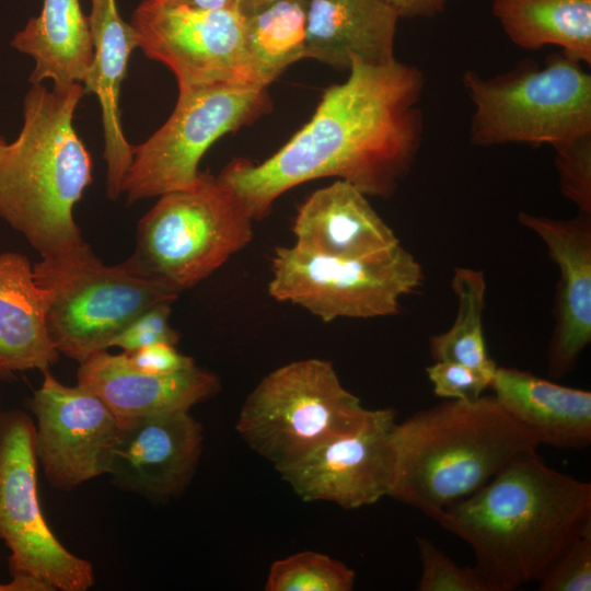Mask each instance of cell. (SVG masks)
<instances>
[{
  "label": "cell",
  "instance_id": "cell-31",
  "mask_svg": "<svg viewBox=\"0 0 591 591\" xmlns=\"http://www.w3.org/2000/svg\"><path fill=\"white\" fill-rule=\"evenodd\" d=\"M172 302L155 304L137 315L111 341L109 347H119L132 354L155 344L176 345L179 334L169 325Z\"/></svg>",
  "mask_w": 591,
  "mask_h": 591
},
{
  "label": "cell",
  "instance_id": "cell-21",
  "mask_svg": "<svg viewBox=\"0 0 591 591\" xmlns=\"http://www.w3.org/2000/svg\"><path fill=\"white\" fill-rule=\"evenodd\" d=\"M398 18L383 0H309L305 58L339 70H349L351 56L389 62Z\"/></svg>",
  "mask_w": 591,
  "mask_h": 591
},
{
  "label": "cell",
  "instance_id": "cell-15",
  "mask_svg": "<svg viewBox=\"0 0 591 591\" xmlns=\"http://www.w3.org/2000/svg\"><path fill=\"white\" fill-rule=\"evenodd\" d=\"M202 442L201 424L189 412L118 418L106 474L127 491L164 502L192 480Z\"/></svg>",
  "mask_w": 591,
  "mask_h": 591
},
{
  "label": "cell",
  "instance_id": "cell-32",
  "mask_svg": "<svg viewBox=\"0 0 591 591\" xmlns=\"http://www.w3.org/2000/svg\"><path fill=\"white\" fill-rule=\"evenodd\" d=\"M426 373L438 397L473 402L489 387L494 374L452 361H434Z\"/></svg>",
  "mask_w": 591,
  "mask_h": 591
},
{
  "label": "cell",
  "instance_id": "cell-38",
  "mask_svg": "<svg viewBox=\"0 0 591 591\" xmlns=\"http://www.w3.org/2000/svg\"><path fill=\"white\" fill-rule=\"evenodd\" d=\"M7 144H8L7 141L2 137H0V155L2 151L4 150V148L7 147Z\"/></svg>",
  "mask_w": 591,
  "mask_h": 591
},
{
  "label": "cell",
  "instance_id": "cell-35",
  "mask_svg": "<svg viewBox=\"0 0 591 591\" xmlns=\"http://www.w3.org/2000/svg\"><path fill=\"white\" fill-rule=\"evenodd\" d=\"M0 591H55L48 583L32 576H13L8 583H0Z\"/></svg>",
  "mask_w": 591,
  "mask_h": 591
},
{
  "label": "cell",
  "instance_id": "cell-10",
  "mask_svg": "<svg viewBox=\"0 0 591 591\" xmlns=\"http://www.w3.org/2000/svg\"><path fill=\"white\" fill-rule=\"evenodd\" d=\"M267 88L215 84L178 90L169 119L132 148L121 193L129 202L194 186L199 162L220 137L268 113Z\"/></svg>",
  "mask_w": 591,
  "mask_h": 591
},
{
  "label": "cell",
  "instance_id": "cell-39",
  "mask_svg": "<svg viewBox=\"0 0 591 591\" xmlns=\"http://www.w3.org/2000/svg\"><path fill=\"white\" fill-rule=\"evenodd\" d=\"M2 416H3V413L1 412V406H0V429H1Z\"/></svg>",
  "mask_w": 591,
  "mask_h": 591
},
{
  "label": "cell",
  "instance_id": "cell-29",
  "mask_svg": "<svg viewBox=\"0 0 591 591\" xmlns=\"http://www.w3.org/2000/svg\"><path fill=\"white\" fill-rule=\"evenodd\" d=\"M554 149L561 194L579 212L591 215V134Z\"/></svg>",
  "mask_w": 591,
  "mask_h": 591
},
{
  "label": "cell",
  "instance_id": "cell-17",
  "mask_svg": "<svg viewBox=\"0 0 591 591\" xmlns=\"http://www.w3.org/2000/svg\"><path fill=\"white\" fill-rule=\"evenodd\" d=\"M77 379L118 418L189 412L220 390L219 379L197 366L169 374L149 373L134 367L127 354L107 350L79 362Z\"/></svg>",
  "mask_w": 591,
  "mask_h": 591
},
{
  "label": "cell",
  "instance_id": "cell-6",
  "mask_svg": "<svg viewBox=\"0 0 591 591\" xmlns=\"http://www.w3.org/2000/svg\"><path fill=\"white\" fill-rule=\"evenodd\" d=\"M463 84L475 107L470 126L474 146L554 148L591 134V76L563 53L542 67L524 60L489 79L468 70Z\"/></svg>",
  "mask_w": 591,
  "mask_h": 591
},
{
  "label": "cell",
  "instance_id": "cell-8",
  "mask_svg": "<svg viewBox=\"0 0 591 591\" xmlns=\"http://www.w3.org/2000/svg\"><path fill=\"white\" fill-rule=\"evenodd\" d=\"M253 221L229 187L201 172L194 186L161 195L141 218L129 258L179 293L243 250L253 239Z\"/></svg>",
  "mask_w": 591,
  "mask_h": 591
},
{
  "label": "cell",
  "instance_id": "cell-33",
  "mask_svg": "<svg viewBox=\"0 0 591 591\" xmlns=\"http://www.w3.org/2000/svg\"><path fill=\"white\" fill-rule=\"evenodd\" d=\"M130 363L139 370L169 374L195 367L192 357L181 354L175 345L155 344L127 354Z\"/></svg>",
  "mask_w": 591,
  "mask_h": 591
},
{
  "label": "cell",
  "instance_id": "cell-13",
  "mask_svg": "<svg viewBox=\"0 0 591 591\" xmlns=\"http://www.w3.org/2000/svg\"><path fill=\"white\" fill-rule=\"evenodd\" d=\"M28 406L36 419V459L51 486L70 490L107 473L118 417L99 396L46 370Z\"/></svg>",
  "mask_w": 591,
  "mask_h": 591
},
{
  "label": "cell",
  "instance_id": "cell-27",
  "mask_svg": "<svg viewBox=\"0 0 591 591\" xmlns=\"http://www.w3.org/2000/svg\"><path fill=\"white\" fill-rule=\"evenodd\" d=\"M356 573L325 554L304 551L276 560L269 569L267 591H350Z\"/></svg>",
  "mask_w": 591,
  "mask_h": 591
},
{
  "label": "cell",
  "instance_id": "cell-26",
  "mask_svg": "<svg viewBox=\"0 0 591 591\" xmlns=\"http://www.w3.org/2000/svg\"><path fill=\"white\" fill-rule=\"evenodd\" d=\"M451 287L457 298V312L451 327L429 338V352L434 361H452L490 374L497 364L488 356L483 315L486 279L484 271L455 267Z\"/></svg>",
  "mask_w": 591,
  "mask_h": 591
},
{
  "label": "cell",
  "instance_id": "cell-24",
  "mask_svg": "<svg viewBox=\"0 0 591 591\" xmlns=\"http://www.w3.org/2000/svg\"><path fill=\"white\" fill-rule=\"evenodd\" d=\"M491 12L520 48L554 45L591 63V0H494Z\"/></svg>",
  "mask_w": 591,
  "mask_h": 591
},
{
  "label": "cell",
  "instance_id": "cell-23",
  "mask_svg": "<svg viewBox=\"0 0 591 591\" xmlns=\"http://www.w3.org/2000/svg\"><path fill=\"white\" fill-rule=\"evenodd\" d=\"M11 46L34 59L32 84L51 80L56 88L83 85L93 62L89 18L80 0H44L39 14L13 36Z\"/></svg>",
  "mask_w": 591,
  "mask_h": 591
},
{
  "label": "cell",
  "instance_id": "cell-14",
  "mask_svg": "<svg viewBox=\"0 0 591 591\" xmlns=\"http://www.w3.org/2000/svg\"><path fill=\"white\" fill-rule=\"evenodd\" d=\"M396 412L372 409L355 432L318 447L278 472L304 501H328L359 509L389 496L395 465Z\"/></svg>",
  "mask_w": 591,
  "mask_h": 591
},
{
  "label": "cell",
  "instance_id": "cell-1",
  "mask_svg": "<svg viewBox=\"0 0 591 591\" xmlns=\"http://www.w3.org/2000/svg\"><path fill=\"white\" fill-rule=\"evenodd\" d=\"M350 59L347 80L324 91L311 119L276 153L259 164L234 159L217 176L253 220L312 179L337 177L387 199L410 173L424 134L422 72L395 58L380 65Z\"/></svg>",
  "mask_w": 591,
  "mask_h": 591
},
{
  "label": "cell",
  "instance_id": "cell-18",
  "mask_svg": "<svg viewBox=\"0 0 591 591\" xmlns=\"http://www.w3.org/2000/svg\"><path fill=\"white\" fill-rule=\"evenodd\" d=\"M367 197L341 179L317 189L298 209L293 245L338 258H361L396 246L399 240Z\"/></svg>",
  "mask_w": 591,
  "mask_h": 591
},
{
  "label": "cell",
  "instance_id": "cell-4",
  "mask_svg": "<svg viewBox=\"0 0 591 591\" xmlns=\"http://www.w3.org/2000/svg\"><path fill=\"white\" fill-rule=\"evenodd\" d=\"M394 476L389 497L432 520L472 495L536 437L490 395L449 399L416 412L393 430Z\"/></svg>",
  "mask_w": 591,
  "mask_h": 591
},
{
  "label": "cell",
  "instance_id": "cell-36",
  "mask_svg": "<svg viewBox=\"0 0 591 591\" xmlns=\"http://www.w3.org/2000/svg\"><path fill=\"white\" fill-rule=\"evenodd\" d=\"M169 3L201 10H236L239 0H164Z\"/></svg>",
  "mask_w": 591,
  "mask_h": 591
},
{
  "label": "cell",
  "instance_id": "cell-22",
  "mask_svg": "<svg viewBox=\"0 0 591 591\" xmlns=\"http://www.w3.org/2000/svg\"><path fill=\"white\" fill-rule=\"evenodd\" d=\"M48 299L25 255L0 253V379L33 369L44 372L58 360L46 325Z\"/></svg>",
  "mask_w": 591,
  "mask_h": 591
},
{
  "label": "cell",
  "instance_id": "cell-7",
  "mask_svg": "<svg viewBox=\"0 0 591 591\" xmlns=\"http://www.w3.org/2000/svg\"><path fill=\"white\" fill-rule=\"evenodd\" d=\"M371 413L341 384L332 362L310 358L265 375L243 403L236 430L280 472L355 432Z\"/></svg>",
  "mask_w": 591,
  "mask_h": 591
},
{
  "label": "cell",
  "instance_id": "cell-3",
  "mask_svg": "<svg viewBox=\"0 0 591 591\" xmlns=\"http://www.w3.org/2000/svg\"><path fill=\"white\" fill-rule=\"evenodd\" d=\"M84 86L32 84L18 138L0 155V217L48 257L84 243L73 208L92 183V160L73 127Z\"/></svg>",
  "mask_w": 591,
  "mask_h": 591
},
{
  "label": "cell",
  "instance_id": "cell-19",
  "mask_svg": "<svg viewBox=\"0 0 591 591\" xmlns=\"http://www.w3.org/2000/svg\"><path fill=\"white\" fill-rule=\"evenodd\" d=\"M89 26L93 62L83 83L96 95L104 131L107 165L106 192L111 199L121 194L124 176L132 161V146L125 138L120 121V85L126 78L131 51L138 48L135 31L123 20L116 0H90Z\"/></svg>",
  "mask_w": 591,
  "mask_h": 591
},
{
  "label": "cell",
  "instance_id": "cell-34",
  "mask_svg": "<svg viewBox=\"0 0 591 591\" xmlns=\"http://www.w3.org/2000/svg\"><path fill=\"white\" fill-rule=\"evenodd\" d=\"M398 16H432L443 11L449 0H383Z\"/></svg>",
  "mask_w": 591,
  "mask_h": 591
},
{
  "label": "cell",
  "instance_id": "cell-30",
  "mask_svg": "<svg viewBox=\"0 0 591 591\" xmlns=\"http://www.w3.org/2000/svg\"><path fill=\"white\" fill-rule=\"evenodd\" d=\"M538 582L540 591L591 590V523L559 553Z\"/></svg>",
  "mask_w": 591,
  "mask_h": 591
},
{
  "label": "cell",
  "instance_id": "cell-37",
  "mask_svg": "<svg viewBox=\"0 0 591 591\" xmlns=\"http://www.w3.org/2000/svg\"><path fill=\"white\" fill-rule=\"evenodd\" d=\"M278 0H239L236 11L243 16L248 18L264 10Z\"/></svg>",
  "mask_w": 591,
  "mask_h": 591
},
{
  "label": "cell",
  "instance_id": "cell-9",
  "mask_svg": "<svg viewBox=\"0 0 591 591\" xmlns=\"http://www.w3.org/2000/svg\"><path fill=\"white\" fill-rule=\"evenodd\" d=\"M424 280L420 263L401 243L361 258L324 256L292 245L276 248L268 291L278 301L332 322L394 315L402 298Z\"/></svg>",
  "mask_w": 591,
  "mask_h": 591
},
{
  "label": "cell",
  "instance_id": "cell-12",
  "mask_svg": "<svg viewBox=\"0 0 591 591\" xmlns=\"http://www.w3.org/2000/svg\"><path fill=\"white\" fill-rule=\"evenodd\" d=\"M130 24L138 48L173 72L178 90L215 84L267 88L246 47L245 18L236 10L142 0Z\"/></svg>",
  "mask_w": 591,
  "mask_h": 591
},
{
  "label": "cell",
  "instance_id": "cell-16",
  "mask_svg": "<svg viewBox=\"0 0 591 591\" xmlns=\"http://www.w3.org/2000/svg\"><path fill=\"white\" fill-rule=\"evenodd\" d=\"M517 219L544 242L559 270L547 349L548 375L559 380L591 341V215L554 219L520 211Z\"/></svg>",
  "mask_w": 591,
  "mask_h": 591
},
{
  "label": "cell",
  "instance_id": "cell-2",
  "mask_svg": "<svg viewBox=\"0 0 591 591\" xmlns=\"http://www.w3.org/2000/svg\"><path fill=\"white\" fill-rule=\"evenodd\" d=\"M436 521L471 546L490 591H512L538 581L591 523V484L548 466L530 449Z\"/></svg>",
  "mask_w": 591,
  "mask_h": 591
},
{
  "label": "cell",
  "instance_id": "cell-5",
  "mask_svg": "<svg viewBox=\"0 0 591 591\" xmlns=\"http://www.w3.org/2000/svg\"><path fill=\"white\" fill-rule=\"evenodd\" d=\"M48 291L46 325L59 354L81 362L107 350L137 315L178 292L142 271L130 258L106 266L88 243L42 257L33 265Z\"/></svg>",
  "mask_w": 591,
  "mask_h": 591
},
{
  "label": "cell",
  "instance_id": "cell-28",
  "mask_svg": "<svg viewBox=\"0 0 591 591\" xmlns=\"http://www.w3.org/2000/svg\"><path fill=\"white\" fill-rule=\"evenodd\" d=\"M421 565L418 591H490L476 566H460L429 538L417 536Z\"/></svg>",
  "mask_w": 591,
  "mask_h": 591
},
{
  "label": "cell",
  "instance_id": "cell-11",
  "mask_svg": "<svg viewBox=\"0 0 591 591\" xmlns=\"http://www.w3.org/2000/svg\"><path fill=\"white\" fill-rule=\"evenodd\" d=\"M0 538L12 577L32 576L60 591H86L95 582L92 564L69 552L44 519L35 424L20 410L3 413L0 429Z\"/></svg>",
  "mask_w": 591,
  "mask_h": 591
},
{
  "label": "cell",
  "instance_id": "cell-20",
  "mask_svg": "<svg viewBox=\"0 0 591 591\" xmlns=\"http://www.w3.org/2000/svg\"><path fill=\"white\" fill-rule=\"evenodd\" d=\"M489 387L503 409L537 439L557 449L591 443V392L517 368L497 367Z\"/></svg>",
  "mask_w": 591,
  "mask_h": 591
},
{
  "label": "cell",
  "instance_id": "cell-25",
  "mask_svg": "<svg viewBox=\"0 0 591 591\" xmlns=\"http://www.w3.org/2000/svg\"><path fill=\"white\" fill-rule=\"evenodd\" d=\"M308 4L309 0H278L245 18L246 47L264 86L305 58Z\"/></svg>",
  "mask_w": 591,
  "mask_h": 591
}]
</instances>
